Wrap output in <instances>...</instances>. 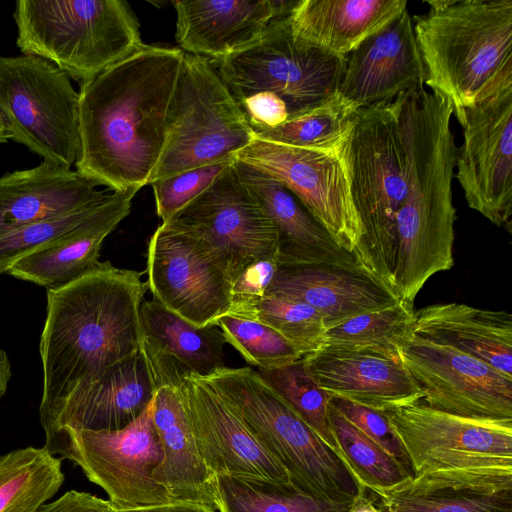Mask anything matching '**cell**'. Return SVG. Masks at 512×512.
I'll list each match as a JSON object with an SVG mask.
<instances>
[{
	"instance_id": "7",
	"label": "cell",
	"mask_w": 512,
	"mask_h": 512,
	"mask_svg": "<svg viewBox=\"0 0 512 512\" xmlns=\"http://www.w3.org/2000/svg\"><path fill=\"white\" fill-rule=\"evenodd\" d=\"M13 18L24 55L41 57L80 83L144 44L125 0H19Z\"/></svg>"
},
{
	"instance_id": "21",
	"label": "cell",
	"mask_w": 512,
	"mask_h": 512,
	"mask_svg": "<svg viewBox=\"0 0 512 512\" xmlns=\"http://www.w3.org/2000/svg\"><path fill=\"white\" fill-rule=\"evenodd\" d=\"M265 295L307 303L322 315L327 329L400 301L358 261L279 266Z\"/></svg>"
},
{
	"instance_id": "34",
	"label": "cell",
	"mask_w": 512,
	"mask_h": 512,
	"mask_svg": "<svg viewBox=\"0 0 512 512\" xmlns=\"http://www.w3.org/2000/svg\"><path fill=\"white\" fill-rule=\"evenodd\" d=\"M413 324V304L399 301L326 329L320 346L369 348L400 354V344L412 333Z\"/></svg>"
},
{
	"instance_id": "48",
	"label": "cell",
	"mask_w": 512,
	"mask_h": 512,
	"mask_svg": "<svg viewBox=\"0 0 512 512\" xmlns=\"http://www.w3.org/2000/svg\"><path fill=\"white\" fill-rule=\"evenodd\" d=\"M13 133L10 130L5 118L0 112V144L6 143L8 140H12Z\"/></svg>"
},
{
	"instance_id": "29",
	"label": "cell",
	"mask_w": 512,
	"mask_h": 512,
	"mask_svg": "<svg viewBox=\"0 0 512 512\" xmlns=\"http://www.w3.org/2000/svg\"><path fill=\"white\" fill-rule=\"evenodd\" d=\"M234 167L276 228L279 266L357 261L355 255L342 248L286 187L237 160Z\"/></svg>"
},
{
	"instance_id": "44",
	"label": "cell",
	"mask_w": 512,
	"mask_h": 512,
	"mask_svg": "<svg viewBox=\"0 0 512 512\" xmlns=\"http://www.w3.org/2000/svg\"><path fill=\"white\" fill-rule=\"evenodd\" d=\"M36 512H117L109 500L93 494L69 490L56 500L43 504Z\"/></svg>"
},
{
	"instance_id": "30",
	"label": "cell",
	"mask_w": 512,
	"mask_h": 512,
	"mask_svg": "<svg viewBox=\"0 0 512 512\" xmlns=\"http://www.w3.org/2000/svg\"><path fill=\"white\" fill-rule=\"evenodd\" d=\"M412 334L473 356L512 377V315L464 303H439L414 311Z\"/></svg>"
},
{
	"instance_id": "36",
	"label": "cell",
	"mask_w": 512,
	"mask_h": 512,
	"mask_svg": "<svg viewBox=\"0 0 512 512\" xmlns=\"http://www.w3.org/2000/svg\"><path fill=\"white\" fill-rule=\"evenodd\" d=\"M329 420L338 451L363 485L373 491L388 489L412 475L378 444L329 404Z\"/></svg>"
},
{
	"instance_id": "33",
	"label": "cell",
	"mask_w": 512,
	"mask_h": 512,
	"mask_svg": "<svg viewBox=\"0 0 512 512\" xmlns=\"http://www.w3.org/2000/svg\"><path fill=\"white\" fill-rule=\"evenodd\" d=\"M356 111L336 92L285 123L255 133V138L301 148L332 149L348 139Z\"/></svg>"
},
{
	"instance_id": "42",
	"label": "cell",
	"mask_w": 512,
	"mask_h": 512,
	"mask_svg": "<svg viewBox=\"0 0 512 512\" xmlns=\"http://www.w3.org/2000/svg\"><path fill=\"white\" fill-rule=\"evenodd\" d=\"M329 404L368 438L394 457L413 476L405 449L384 412L337 397H329Z\"/></svg>"
},
{
	"instance_id": "40",
	"label": "cell",
	"mask_w": 512,
	"mask_h": 512,
	"mask_svg": "<svg viewBox=\"0 0 512 512\" xmlns=\"http://www.w3.org/2000/svg\"><path fill=\"white\" fill-rule=\"evenodd\" d=\"M107 197L97 204L34 222L0 236V275L7 273L22 257L57 239L84 221Z\"/></svg>"
},
{
	"instance_id": "41",
	"label": "cell",
	"mask_w": 512,
	"mask_h": 512,
	"mask_svg": "<svg viewBox=\"0 0 512 512\" xmlns=\"http://www.w3.org/2000/svg\"><path fill=\"white\" fill-rule=\"evenodd\" d=\"M233 162H221L192 169L151 183L156 212L162 223L169 221L203 193Z\"/></svg>"
},
{
	"instance_id": "2",
	"label": "cell",
	"mask_w": 512,
	"mask_h": 512,
	"mask_svg": "<svg viewBox=\"0 0 512 512\" xmlns=\"http://www.w3.org/2000/svg\"><path fill=\"white\" fill-rule=\"evenodd\" d=\"M142 273L99 262L90 272L47 290L39 352L43 368L40 423L79 387L142 350Z\"/></svg>"
},
{
	"instance_id": "37",
	"label": "cell",
	"mask_w": 512,
	"mask_h": 512,
	"mask_svg": "<svg viewBox=\"0 0 512 512\" xmlns=\"http://www.w3.org/2000/svg\"><path fill=\"white\" fill-rule=\"evenodd\" d=\"M256 370L301 420L339 452L329 420V396L310 376L302 358L278 368Z\"/></svg>"
},
{
	"instance_id": "31",
	"label": "cell",
	"mask_w": 512,
	"mask_h": 512,
	"mask_svg": "<svg viewBox=\"0 0 512 512\" xmlns=\"http://www.w3.org/2000/svg\"><path fill=\"white\" fill-rule=\"evenodd\" d=\"M406 0H298L288 14L295 36L347 57L407 8Z\"/></svg>"
},
{
	"instance_id": "35",
	"label": "cell",
	"mask_w": 512,
	"mask_h": 512,
	"mask_svg": "<svg viewBox=\"0 0 512 512\" xmlns=\"http://www.w3.org/2000/svg\"><path fill=\"white\" fill-rule=\"evenodd\" d=\"M218 512H346L350 504L316 498L295 487L216 477Z\"/></svg>"
},
{
	"instance_id": "13",
	"label": "cell",
	"mask_w": 512,
	"mask_h": 512,
	"mask_svg": "<svg viewBox=\"0 0 512 512\" xmlns=\"http://www.w3.org/2000/svg\"><path fill=\"white\" fill-rule=\"evenodd\" d=\"M463 143L454 177L468 206L512 232V82L466 108L457 120Z\"/></svg>"
},
{
	"instance_id": "8",
	"label": "cell",
	"mask_w": 512,
	"mask_h": 512,
	"mask_svg": "<svg viewBox=\"0 0 512 512\" xmlns=\"http://www.w3.org/2000/svg\"><path fill=\"white\" fill-rule=\"evenodd\" d=\"M254 137L211 60L185 53L164 150L149 184L192 169L235 161Z\"/></svg>"
},
{
	"instance_id": "22",
	"label": "cell",
	"mask_w": 512,
	"mask_h": 512,
	"mask_svg": "<svg viewBox=\"0 0 512 512\" xmlns=\"http://www.w3.org/2000/svg\"><path fill=\"white\" fill-rule=\"evenodd\" d=\"M375 492L390 512H512V467L438 469Z\"/></svg>"
},
{
	"instance_id": "27",
	"label": "cell",
	"mask_w": 512,
	"mask_h": 512,
	"mask_svg": "<svg viewBox=\"0 0 512 512\" xmlns=\"http://www.w3.org/2000/svg\"><path fill=\"white\" fill-rule=\"evenodd\" d=\"M71 168L43 161L0 176V236L102 202L109 193Z\"/></svg>"
},
{
	"instance_id": "28",
	"label": "cell",
	"mask_w": 512,
	"mask_h": 512,
	"mask_svg": "<svg viewBox=\"0 0 512 512\" xmlns=\"http://www.w3.org/2000/svg\"><path fill=\"white\" fill-rule=\"evenodd\" d=\"M152 419L163 450V459L153 478L166 489L172 501L201 503L218 512L216 478L201 457L176 387L162 386L155 391Z\"/></svg>"
},
{
	"instance_id": "39",
	"label": "cell",
	"mask_w": 512,
	"mask_h": 512,
	"mask_svg": "<svg viewBox=\"0 0 512 512\" xmlns=\"http://www.w3.org/2000/svg\"><path fill=\"white\" fill-rule=\"evenodd\" d=\"M254 319L270 326L303 357L316 350L327 327L322 315L307 303L265 295Z\"/></svg>"
},
{
	"instance_id": "1",
	"label": "cell",
	"mask_w": 512,
	"mask_h": 512,
	"mask_svg": "<svg viewBox=\"0 0 512 512\" xmlns=\"http://www.w3.org/2000/svg\"><path fill=\"white\" fill-rule=\"evenodd\" d=\"M184 54L143 44L81 83L77 172L113 192L150 183L164 150Z\"/></svg>"
},
{
	"instance_id": "25",
	"label": "cell",
	"mask_w": 512,
	"mask_h": 512,
	"mask_svg": "<svg viewBox=\"0 0 512 512\" xmlns=\"http://www.w3.org/2000/svg\"><path fill=\"white\" fill-rule=\"evenodd\" d=\"M142 352L156 390L177 387L188 375L206 377L226 367L223 333L217 326L196 327L156 300L140 307Z\"/></svg>"
},
{
	"instance_id": "5",
	"label": "cell",
	"mask_w": 512,
	"mask_h": 512,
	"mask_svg": "<svg viewBox=\"0 0 512 512\" xmlns=\"http://www.w3.org/2000/svg\"><path fill=\"white\" fill-rule=\"evenodd\" d=\"M345 153L362 228L354 255L393 291L397 217L407 194L409 171L399 95L355 112Z\"/></svg>"
},
{
	"instance_id": "18",
	"label": "cell",
	"mask_w": 512,
	"mask_h": 512,
	"mask_svg": "<svg viewBox=\"0 0 512 512\" xmlns=\"http://www.w3.org/2000/svg\"><path fill=\"white\" fill-rule=\"evenodd\" d=\"M456 209L452 194L423 185L410 188L397 217L393 292L413 304L424 284L454 265Z\"/></svg>"
},
{
	"instance_id": "17",
	"label": "cell",
	"mask_w": 512,
	"mask_h": 512,
	"mask_svg": "<svg viewBox=\"0 0 512 512\" xmlns=\"http://www.w3.org/2000/svg\"><path fill=\"white\" fill-rule=\"evenodd\" d=\"M176 388L201 457L214 478L294 487L286 469L202 377L185 376Z\"/></svg>"
},
{
	"instance_id": "19",
	"label": "cell",
	"mask_w": 512,
	"mask_h": 512,
	"mask_svg": "<svg viewBox=\"0 0 512 512\" xmlns=\"http://www.w3.org/2000/svg\"><path fill=\"white\" fill-rule=\"evenodd\" d=\"M302 359L310 376L329 397L381 412L423 399L400 354L369 348L320 346Z\"/></svg>"
},
{
	"instance_id": "23",
	"label": "cell",
	"mask_w": 512,
	"mask_h": 512,
	"mask_svg": "<svg viewBox=\"0 0 512 512\" xmlns=\"http://www.w3.org/2000/svg\"><path fill=\"white\" fill-rule=\"evenodd\" d=\"M156 387L142 352L107 368L76 389L45 421L44 433L57 429L113 431L135 421L151 403Z\"/></svg>"
},
{
	"instance_id": "10",
	"label": "cell",
	"mask_w": 512,
	"mask_h": 512,
	"mask_svg": "<svg viewBox=\"0 0 512 512\" xmlns=\"http://www.w3.org/2000/svg\"><path fill=\"white\" fill-rule=\"evenodd\" d=\"M44 447L80 467L90 482L106 492L116 510L172 501L153 478L163 450L152 419V401L123 429H57L45 433Z\"/></svg>"
},
{
	"instance_id": "11",
	"label": "cell",
	"mask_w": 512,
	"mask_h": 512,
	"mask_svg": "<svg viewBox=\"0 0 512 512\" xmlns=\"http://www.w3.org/2000/svg\"><path fill=\"white\" fill-rule=\"evenodd\" d=\"M347 140L332 149H309L254 137L235 160L286 187L342 248L354 254L362 228L351 194Z\"/></svg>"
},
{
	"instance_id": "20",
	"label": "cell",
	"mask_w": 512,
	"mask_h": 512,
	"mask_svg": "<svg viewBox=\"0 0 512 512\" xmlns=\"http://www.w3.org/2000/svg\"><path fill=\"white\" fill-rule=\"evenodd\" d=\"M424 85L425 68L406 8L346 57L337 93L358 110Z\"/></svg>"
},
{
	"instance_id": "32",
	"label": "cell",
	"mask_w": 512,
	"mask_h": 512,
	"mask_svg": "<svg viewBox=\"0 0 512 512\" xmlns=\"http://www.w3.org/2000/svg\"><path fill=\"white\" fill-rule=\"evenodd\" d=\"M61 460L45 447L0 456V512H36L62 486Z\"/></svg>"
},
{
	"instance_id": "9",
	"label": "cell",
	"mask_w": 512,
	"mask_h": 512,
	"mask_svg": "<svg viewBox=\"0 0 512 512\" xmlns=\"http://www.w3.org/2000/svg\"><path fill=\"white\" fill-rule=\"evenodd\" d=\"M0 112L26 146L53 165L71 168L80 151L79 93L51 62L0 56Z\"/></svg>"
},
{
	"instance_id": "12",
	"label": "cell",
	"mask_w": 512,
	"mask_h": 512,
	"mask_svg": "<svg viewBox=\"0 0 512 512\" xmlns=\"http://www.w3.org/2000/svg\"><path fill=\"white\" fill-rule=\"evenodd\" d=\"M147 284L153 299L196 327L230 313L232 285L224 261L205 240L169 222L151 236Z\"/></svg>"
},
{
	"instance_id": "4",
	"label": "cell",
	"mask_w": 512,
	"mask_h": 512,
	"mask_svg": "<svg viewBox=\"0 0 512 512\" xmlns=\"http://www.w3.org/2000/svg\"><path fill=\"white\" fill-rule=\"evenodd\" d=\"M211 62L249 123L273 128L336 93L346 57L295 36L286 15L250 45Z\"/></svg>"
},
{
	"instance_id": "38",
	"label": "cell",
	"mask_w": 512,
	"mask_h": 512,
	"mask_svg": "<svg viewBox=\"0 0 512 512\" xmlns=\"http://www.w3.org/2000/svg\"><path fill=\"white\" fill-rule=\"evenodd\" d=\"M216 326L226 343L257 369L278 368L302 358L277 331L256 319L225 315Z\"/></svg>"
},
{
	"instance_id": "43",
	"label": "cell",
	"mask_w": 512,
	"mask_h": 512,
	"mask_svg": "<svg viewBox=\"0 0 512 512\" xmlns=\"http://www.w3.org/2000/svg\"><path fill=\"white\" fill-rule=\"evenodd\" d=\"M278 267L275 261H261L245 269L232 285L228 315L254 319L256 307L265 296Z\"/></svg>"
},
{
	"instance_id": "6",
	"label": "cell",
	"mask_w": 512,
	"mask_h": 512,
	"mask_svg": "<svg viewBox=\"0 0 512 512\" xmlns=\"http://www.w3.org/2000/svg\"><path fill=\"white\" fill-rule=\"evenodd\" d=\"M306 494L351 504L359 483L339 452L322 440L251 367L202 377Z\"/></svg>"
},
{
	"instance_id": "24",
	"label": "cell",
	"mask_w": 512,
	"mask_h": 512,
	"mask_svg": "<svg viewBox=\"0 0 512 512\" xmlns=\"http://www.w3.org/2000/svg\"><path fill=\"white\" fill-rule=\"evenodd\" d=\"M298 0H177L175 39L185 53L217 61L245 48Z\"/></svg>"
},
{
	"instance_id": "47",
	"label": "cell",
	"mask_w": 512,
	"mask_h": 512,
	"mask_svg": "<svg viewBox=\"0 0 512 512\" xmlns=\"http://www.w3.org/2000/svg\"><path fill=\"white\" fill-rule=\"evenodd\" d=\"M12 376L11 362L5 350L0 348V399L6 394Z\"/></svg>"
},
{
	"instance_id": "45",
	"label": "cell",
	"mask_w": 512,
	"mask_h": 512,
	"mask_svg": "<svg viewBox=\"0 0 512 512\" xmlns=\"http://www.w3.org/2000/svg\"><path fill=\"white\" fill-rule=\"evenodd\" d=\"M117 512H217L212 507L190 501H170L164 504L139 507Z\"/></svg>"
},
{
	"instance_id": "14",
	"label": "cell",
	"mask_w": 512,
	"mask_h": 512,
	"mask_svg": "<svg viewBox=\"0 0 512 512\" xmlns=\"http://www.w3.org/2000/svg\"><path fill=\"white\" fill-rule=\"evenodd\" d=\"M413 476L445 468L512 467V419H478L422 401L384 412Z\"/></svg>"
},
{
	"instance_id": "46",
	"label": "cell",
	"mask_w": 512,
	"mask_h": 512,
	"mask_svg": "<svg viewBox=\"0 0 512 512\" xmlns=\"http://www.w3.org/2000/svg\"><path fill=\"white\" fill-rule=\"evenodd\" d=\"M359 493L346 512H390L379 495L372 489L359 485Z\"/></svg>"
},
{
	"instance_id": "15",
	"label": "cell",
	"mask_w": 512,
	"mask_h": 512,
	"mask_svg": "<svg viewBox=\"0 0 512 512\" xmlns=\"http://www.w3.org/2000/svg\"><path fill=\"white\" fill-rule=\"evenodd\" d=\"M167 222L213 247L225 263L231 285L255 263H278L276 228L240 179L234 162Z\"/></svg>"
},
{
	"instance_id": "3",
	"label": "cell",
	"mask_w": 512,
	"mask_h": 512,
	"mask_svg": "<svg viewBox=\"0 0 512 512\" xmlns=\"http://www.w3.org/2000/svg\"><path fill=\"white\" fill-rule=\"evenodd\" d=\"M412 18L425 85L464 110L512 82V0H430Z\"/></svg>"
},
{
	"instance_id": "26",
	"label": "cell",
	"mask_w": 512,
	"mask_h": 512,
	"mask_svg": "<svg viewBox=\"0 0 512 512\" xmlns=\"http://www.w3.org/2000/svg\"><path fill=\"white\" fill-rule=\"evenodd\" d=\"M139 190L131 188L109 193L88 218L19 259L7 274L47 290L62 288L81 278L99 264L104 240L128 216Z\"/></svg>"
},
{
	"instance_id": "16",
	"label": "cell",
	"mask_w": 512,
	"mask_h": 512,
	"mask_svg": "<svg viewBox=\"0 0 512 512\" xmlns=\"http://www.w3.org/2000/svg\"><path fill=\"white\" fill-rule=\"evenodd\" d=\"M399 353L429 407L469 418L512 419V377L412 333Z\"/></svg>"
}]
</instances>
